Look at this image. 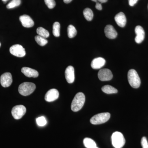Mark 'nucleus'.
<instances>
[{
    "label": "nucleus",
    "instance_id": "f257e3e1",
    "mask_svg": "<svg viewBox=\"0 0 148 148\" xmlns=\"http://www.w3.org/2000/svg\"><path fill=\"white\" fill-rule=\"evenodd\" d=\"M85 101V96L84 94L82 92L77 93L72 101L71 106L72 110L75 112L80 110L83 107Z\"/></svg>",
    "mask_w": 148,
    "mask_h": 148
},
{
    "label": "nucleus",
    "instance_id": "f03ea898",
    "mask_svg": "<svg viewBox=\"0 0 148 148\" xmlns=\"http://www.w3.org/2000/svg\"><path fill=\"white\" fill-rule=\"evenodd\" d=\"M127 79L130 85L133 88H137L141 84V80L138 73L134 69L130 70L127 73Z\"/></svg>",
    "mask_w": 148,
    "mask_h": 148
},
{
    "label": "nucleus",
    "instance_id": "7ed1b4c3",
    "mask_svg": "<svg viewBox=\"0 0 148 148\" xmlns=\"http://www.w3.org/2000/svg\"><path fill=\"white\" fill-rule=\"evenodd\" d=\"M36 88V85L32 82H25L21 84L18 86L19 93L23 96H27L32 94Z\"/></svg>",
    "mask_w": 148,
    "mask_h": 148
},
{
    "label": "nucleus",
    "instance_id": "20e7f679",
    "mask_svg": "<svg viewBox=\"0 0 148 148\" xmlns=\"http://www.w3.org/2000/svg\"><path fill=\"white\" fill-rule=\"evenodd\" d=\"M112 144L114 147L122 148L124 145L125 140L124 136L121 132H115L112 136Z\"/></svg>",
    "mask_w": 148,
    "mask_h": 148
},
{
    "label": "nucleus",
    "instance_id": "39448f33",
    "mask_svg": "<svg viewBox=\"0 0 148 148\" xmlns=\"http://www.w3.org/2000/svg\"><path fill=\"white\" fill-rule=\"evenodd\" d=\"M110 114L108 112L101 113L95 115L90 119L92 124L98 125L105 123L110 119Z\"/></svg>",
    "mask_w": 148,
    "mask_h": 148
},
{
    "label": "nucleus",
    "instance_id": "423d86ee",
    "mask_svg": "<svg viewBox=\"0 0 148 148\" xmlns=\"http://www.w3.org/2000/svg\"><path fill=\"white\" fill-rule=\"evenodd\" d=\"M27 109L23 105H17L13 107L12 110V114L15 119H19L22 117L26 113Z\"/></svg>",
    "mask_w": 148,
    "mask_h": 148
},
{
    "label": "nucleus",
    "instance_id": "0eeeda50",
    "mask_svg": "<svg viewBox=\"0 0 148 148\" xmlns=\"http://www.w3.org/2000/svg\"><path fill=\"white\" fill-rule=\"evenodd\" d=\"M10 51L12 55L18 57H24L26 55L24 48L19 45H12L10 49Z\"/></svg>",
    "mask_w": 148,
    "mask_h": 148
},
{
    "label": "nucleus",
    "instance_id": "6e6552de",
    "mask_svg": "<svg viewBox=\"0 0 148 148\" xmlns=\"http://www.w3.org/2000/svg\"><path fill=\"white\" fill-rule=\"evenodd\" d=\"M98 77L102 81H107L112 79L113 75L109 69H102L98 72Z\"/></svg>",
    "mask_w": 148,
    "mask_h": 148
},
{
    "label": "nucleus",
    "instance_id": "1a4fd4ad",
    "mask_svg": "<svg viewBox=\"0 0 148 148\" xmlns=\"http://www.w3.org/2000/svg\"><path fill=\"white\" fill-rule=\"evenodd\" d=\"M0 82L3 87L6 88L10 86L12 82L11 74L10 73H5L3 74L1 76Z\"/></svg>",
    "mask_w": 148,
    "mask_h": 148
},
{
    "label": "nucleus",
    "instance_id": "9d476101",
    "mask_svg": "<svg viewBox=\"0 0 148 148\" xmlns=\"http://www.w3.org/2000/svg\"><path fill=\"white\" fill-rule=\"evenodd\" d=\"M59 95L58 90L55 88H52L47 91L45 94V99L47 102H53L58 99Z\"/></svg>",
    "mask_w": 148,
    "mask_h": 148
},
{
    "label": "nucleus",
    "instance_id": "9b49d317",
    "mask_svg": "<svg viewBox=\"0 0 148 148\" xmlns=\"http://www.w3.org/2000/svg\"><path fill=\"white\" fill-rule=\"evenodd\" d=\"M19 20L21 21L22 26L26 28H31L34 25V23L32 18L29 15H23L19 17Z\"/></svg>",
    "mask_w": 148,
    "mask_h": 148
},
{
    "label": "nucleus",
    "instance_id": "f8f14e48",
    "mask_svg": "<svg viewBox=\"0 0 148 148\" xmlns=\"http://www.w3.org/2000/svg\"><path fill=\"white\" fill-rule=\"evenodd\" d=\"M135 32L136 34V36L135 38V42L137 43H140L145 39V31L141 26H137L135 27Z\"/></svg>",
    "mask_w": 148,
    "mask_h": 148
},
{
    "label": "nucleus",
    "instance_id": "ddd939ff",
    "mask_svg": "<svg viewBox=\"0 0 148 148\" xmlns=\"http://www.w3.org/2000/svg\"><path fill=\"white\" fill-rule=\"evenodd\" d=\"M65 77L67 82L69 84L73 83L75 80V71L72 66H69L65 71Z\"/></svg>",
    "mask_w": 148,
    "mask_h": 148
},
{
    "label": "nucleus",
    "instance_id": "4468645a",
    "mask_svg": "<svg viewBox=\"0 0 148 148\" xmlns=\"http://www.w3.org/2000/svg\"><path fill=\"white\" fill-rule=\"evenodd\" d=\"M104 32L106 36L111 39L115 38L117 36V32L112 25H107L105 27Z\"/></svg>",
    "mask_w": 148,
    "mask_h": 148
},
{
    "label": "nucleus",
    "instance_id": "2eb2a0df",
    "mask_svg": "<svg viewBox=\"0 0 148 148\" xmlns=\"http://www.w3.org/2000/svg\"><path fill=\"white\" fill-rule=\"evenodd\" d=\"M106 63V60L104 58L98 57L92 60L91 63V67L94 69H100L105 65Z\"/></svg>",
    "mask_w": 148,
    "mask_h": 148
},
{
    "label": "nucleus",
    "instance_id": "dca6fc26",
    "mask_svg": "<svg viewBox=\"0 0 148 148\" xmlns=\"http://www.w3.org/2000/svg\"><path fill=\"white\" fill-rule=\"evenodd\" d=\"M115 21L120 27H124L126 24V16L123 12H120L116 15L114 17Z\"/></svg>",
    "mask_w": 148,
    "mask_h": 148
},
{
    "label": "nucleus",
    "instance_id": "f3484780",
    "mask_svg": "<svg viewBox=\"0 0 148 148\" xmlns=\"http://www.w3.org/2000/svg\"><path fill=\"white\" fill-rule=\"evenodd\" d=\"M21 72L26 76L29 77H37L39 75L38 72L34 69L28 67H24L21 69Z\"/></svg>",
    "mask_w": 148,
    "mask_h": 148
},
{
    "label": "nucleus",
    "instance_id": "a211bd4d",
    "mask_svg": "<svg viewBox=\"0 0 148 148\" xmlns=\"http://www.w3.org/2000/svg\"><path fill=\"white\" fill-rule=\"evenodd\" d=\"M102 90L103 92L107 94H112L116 93L118 92V90L116 88L109 85L104 86L102 88Z\"/></svg>",
    "mask_w": 148,
    "mask_h": 148
},
{
    "label": "nucleus",
    "instance_id": "6ab92c4d",
    "mask_svg": "<svg viewBox=\"0 0 148 148\" xmlns=\"http://www.w3.org/2000/svg\"><path fill=\"white\" fill-rule=\"evenodd\" d=\"M84 145L86 148H94L97 147L94 140L89 138H85L84 140Z\"/></svg>",
    "mask_w": 148,
    "mask_h": 148
},
{
    "label": "nucleus",
    "instance_id": "aec40b11",
    "mask_svg": "<svg viewBox=\"0 0 148 148\" xmlns=\"http://www.w3.org/2000/svg\"><path fill=\"white\" fill-rule=\"evenodd\" d=\"M83 14L85 18L88 21L92 20L93 17V13L92 10L89 8L85 9L83 11Z\"/></svg>",
    "mask_w": 148,
    "mask_h": 148
},
{
    "label": "nucleus",
    "instance_id": "412c9836",
    "mask_svg": "<svg viewBox=\"0 0 148 148\" xmlns=\"http://www.w3.org/2000/svg\"><path fill=\"white\" fill-rule=\"evenodd\" d=\"M37 33L39 36L43 37V38H48L49 36V32L42 27H40L37 29Z\"/></svg>",
    "mask_w": 148,
    "mask_h": 148
},
{
    "label": "nucleus",
    "instance_id": "4be33fe9",
    "mask_svg": "<svg viewBox=\"0 0 148 148\" xmlns=\"http://www.w3.org/2000/svg\"><path fill=\"white\" fill-rule=\"evenodd\" d=\"M68 35L69 38H74L76 36L77 31L75 28L72 25H70L68 27Z\"/></svg>",
    "mask_w": 148,
    "mask_h": 148
},
{
    "label": "nucleus",
    "instance_id": "5701e85b",
    "mask_svg": "<svg viewBox=\"0 0 148 148\" xmlns=\"http://www.w3.org/2000/svg\"><path fill=\"white\" fill-rule=\"evenodd\" d=\"M35 38V40L36 42L37 43L41 46H44L47 43V40L45 38L40 36L39 35L36 36Z\"/></svg>",
    "mask_w": 148,
    "mask_h": 148
},
{
    "label": "nucleus",
    "instance_id": "b1692460",
    "mask_svg": "<svg viewBox=\"0 0 148 148\" xmlns=\"http://www.w3.org/2000/svg\"><path fill=\"white\" fill-rule=\"evenodd\" d=\"M60 24L58 22H54L53 26V34L54 36H60Z\"/></svg>",
    "mask_w": 148,
    "mask_h": 148
},
{
    "label": "nucleus",
    "instance_id": "393cba45",
    "mask_svg": "<svg viewBox=\"0 0 148 148\" xmlns=\"http://www.w3.org/2000/svg\"><path fill=\"white\" fill-rule=\"evenodd\" d=\"M21 0H12L7 5L8 9L14 8L18 6L21 4Z\"/></svg>",
    "mask_w": 148,
    "mask_h": 148
},
{
    "label": "nucleus",
    "instance_id": "a878e982",
    "mask_svg": "<svg viewBox=\"0 0 148 148\" xmlns=\"http://www.w3.org/2000/svg\"><path fill=\"white\" fill-rule=\"evenodd\" d=\"M37 124L40 126H44L47 124L46 119L44 116H40L36 119Z\"/></svg>",
    "mask_w": 148,
    "mask_h": 148
},
{
    "label": "nucleus",
    "instance_id": "bb28decb",
    "mask_svg": "<svg viewBox=\"0 0 148 148\" xmlns=\"http://www.w3.org/2000/svg\"><path fill=\"white\" fill-rule=\"evenodd\" d=\"M45 4L49 9H53L55 7L56 2L54 0H44Z\"/></svg>",
    "mask_w": 148,
    "mask_h": 148
},
{
    "label": "nucleus",
    "instance_id": "cd10ccee",
    "mask_svg": "<svg viewBox=\"0 0 148 148\" xmlns=\"http://www.w3.org/2000/svg\"><path fill=\"white\" fill-rule=\"evenodd\" d=\"M141 145L143 148H148V143L146 137H143L142 138Z\"/></svg>",
    "mask_w": 148,
    "mask_h": 148
},
{
    "label": "nucleus",
    "instance_id": "c85d7f7f",
    "mask_svg": "<svg viewBox=\"0 0 148 148\" xmlns=\"http://www.w3.org/2000/svg\"><path fill=\"white\" fill-rule=\"evenodd\" d=\"M138 1V0H128L129 5L131 6H133L137 3Z\"/></svg>",
    "mask_w": 148,
    "mask_h": 148
},
{
    "label": "nucleus",
    "instance_id": "c756f323",
    "mask_svg": "<svg viewBox=\"0 0 148 148\" xmlns=\"http://www.w3.org/2000/svg\"><path fill=\"white\" fill-rule=\"evenodd\" d=\"M96 5H95V8L99 10H101L102 9V6L101 3L97 2H96Z\"/></svg>",
    "mask_w": 148,
    "mask_h": 148
},
{
    "label": "nucleus",
    "instance_id": "7c9ffc66",
    "mask_svg": "<svg viewBox=\"0 0 148 148\" xmlns=\"http://www.w3.org/2000/svg\"><path fill=\"white\" fill-rule=\"evenodd\" d=\"M92 1L97 2L99 1V2L101 3H105L107 2L108 0H91Z\"/></svg>",
    "mask_w": 148,
    "mask_h": 148
},
{
    "label": "nucleus",
    "instance_id": "2f4dec72",
    "mask_svg": "<svg viewBox=\"0 0 148 148\" xmlns=\"http://www.w3.org/2000/svg\"><path fill=\"white\" fill-rule=\"evenodd\" d=\"M73 0H64V2L66 3H71Z\"/></svg>",
    "mask_w": 148,
    "mask_h": 148
},
{
    "label": "nucleus",
    "instance_id": "473e14b6",
    "mask_svg": "<svg viewBox=\"0 0 148 148\" xmlns=\"http://www.w3.org/2000/svg\"><path fill=\"white\" fill-rule=\"evenodd\" d=\"M2 1L4 3H6V2L8 1V0H2Z\"/></svg>",
    "mask_w": 148,
    "mask_h": 148
},
{
    "label": "nucleus",
    "instance_id": "72a5a7b5",
    "mask_svg": "<svg viewBox=\"0 0 148 148\" xmlns=\"http://www.w3.org/2000/svg\"><path fill=\"white\" fill-rule=\"evenodd\" d=\"M98 148L97 147H95V148Z\"/></svg>",
    "mask_w": 148,
    "mask_h": 148
},
{
    "label": "nucleus",
    "instance_id": "f704fd0d",
    "mask_svg": "<svg viewBox=\"0 0 148 148\" xmlns=\"http://www.w3.org/2000/svg\"><path fill=\"white\" fill-rule=\"evenodd\" d=\"M1 43H0V47H1Z\"/></svg>",
    "mask_w": 148,
    "mask_h": 148
}]
</instances>
